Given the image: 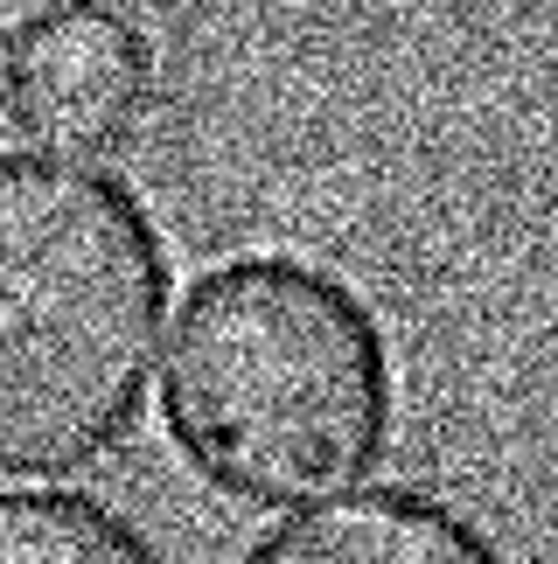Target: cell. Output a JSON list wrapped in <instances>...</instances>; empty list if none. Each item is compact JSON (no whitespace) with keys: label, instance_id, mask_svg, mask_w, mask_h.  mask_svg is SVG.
I'll list each match as a JSON object with an SVG mask.
<instances>
[{"label":"cell","instance_id":"cell-3","mask_svg":"<svg viewBox=\"0 0 558 564\" xmlns=\"http://www.w3.org/2000/svg\"><path fill=\"white\" fill-rule=\"evenodd\" d=\"M154 42L119 0H42L0 35V105L50 154H112L154 105Z\"/></svg>","mask_w":558,"mask_h":564},{"label":"cell","instance_id":"cell-2","mask_svg":"<svg viewBox=\"0 0 558 564\" xmlns=\"http://www.w3.org/2000/svg\"><path fill=\"white\" fill-rule=\"evenodd\" d=\"M168 286V237L126 175L0 154V481H71L133 440Z\"/></svg>","mask_w":558,"mask_h":564},{"label":"cell","instance_id":"cell-1","mask_svg":"<svg viewBox=\"0 0 558 564\" xmlns=\"http://www.w3.org/2000/svg\"><path fill=\"white\" fill-rule=\"evenodd\" d=\"M175 460L238 509H314L377 474L398 362L342 272L287 251L210 265L182 293L161 370Z\"/></svg>","mask_w":558,"mask_h":564},{"label":"cell","instance_id":"cell-4","mask_svg":"<svg viewBox=\"0 0 558 564\" xmlns=\"http://www.w3.org/2000/svg\"><path fill=\"white\" fill-rule=\"evenodd\" d=\"M238 564H509L468 509L426 488H350L272 523Z\"/></svg>","mask_w":558,"mask_h":564},{"label":"cell","instance_id":"cell-5","mask_svg":"<svg viewBox=\"0 0 558 564\" xmlns=\"http://www.w3.org/2000/svg\"><path fill=\"white\" fill-rule=\"evenodd\" d=\"M0 564H168L133 516L71 488H0Z\"/></svg>","mask_w":558,"mask_h":564}]
</instances>
